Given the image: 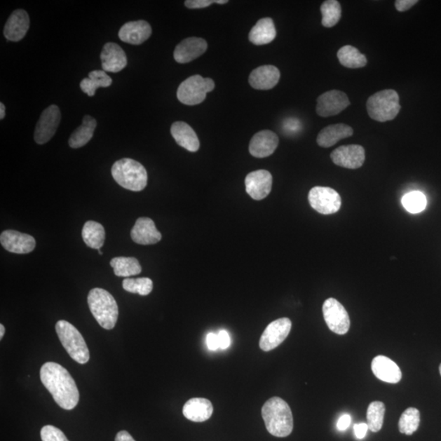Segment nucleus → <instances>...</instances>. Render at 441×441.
I'll use <instances>...</instances> for the list:
<instances>
[{
  "label": "nucleus",
  "mask_w": 441,
  "mask_h": 441,
  "mask_svg": "<svg viewBox=\"0 0 441 441\" xmlns=\"http://www.w3.org/2000/svg\"><path fill=\"white\" fill-rule=\"evenodd\" d=\"M41 379L61 408L72 410L76 407L79 393L76 381L62 365L54 362L44 364L41 369Z\"/></svg>",
  "instance_id": "obj_1"
},
{
  "label": "nucleus",
  "mask_w": 441,
  "mask_h": 441,
  "mask_svg": "<svg viewBox=\"0 0 441 441\" xmlns=\"http://www.w3.org/2000/svg\"><path fill=\"white\" fill-rule=\"evenodd\" d=\"M262 415L267 430L274 437H288L294 429L293 414L290 405L280 398L267 400L262 409Z\"/></svg>",
  "instance_id": "obj_2"
},
{
  "label": "nucleus",
  "mask_w": 441,
  "mask_h": 441,
  "mask_svg": "<svg viewBox=\"0 0 441 441\" xmlns=\"http://www.w3.org/2000/svg\"><path fill=\"white\" fill-rule=\"evenodd\" d=\"M88 304L94 318L105 330L115 328L118 316L117 302L105 290L95 288L89 292Z\"/></svg>",
  "instance_id": "obj_3"
},
{
  "label": "nucleus",
  "mask_w": 441,
  "mask_h": 441,
  "mask_svg": "<svg viewBox=\"0 0 441 441\" xmlns=\"http://www.w3.org/2000/svg\"><path fill=\"white\" fill-rule=\"evenodd\" d=\"M114 179L125 189L141 191L147 185V172L144 166L132 158H122L111 168Z\"/></svg>",
  "instance_id": "obj_4"
},
{
  "label": "nucleus",
  "mask_w": 441,
  "mask_h": 441,
  "mask_svg": "<svg viewBox=\"0 0 441 441\" xmlns=\"http://www.w3.org/2000/svg\"><path fill=\"white\" fill-rule=\"evenodd\" d=\"M369 116L379 122L393 121L400 111V97L393 89L376 93L366 103Z\"/></svg>",
  "instance_id": "obj_5"
},
{
  "label": "nucleus",
  "mask_w": 441,
  "mask_h": 441,
  "mask_svg": "<svg viewBox=\"0 0 441 441\" xmlns=\"http://www.w3.org/2000/svg\"><path fill=\"white\" fill-rule=\"evenodd\" d=\"M56 331L63 348L74 360L81 365L88 362L90 355L86 341L76 327L66 320H59Z\"/></svg>",
  "instance_id": "obj_6"
},
{
  "label": "nucleus",
  "mask_w": 441,
  "mask_h": 441,
  "mask_svg": "<svg viewBox=\"0 0 441 441\" xmlns=\"http://www.w3.org/2000/svg\"><path fill=\"white\" fill-rule=\"evenodd\" d=\"M215 81L210 78H203L199 74L192 76L183 81L178 87V100L187 106H195L205 100L207 93L214 90Z\"/></svg>",
  "instance_id": "obj_7"
},
{
  "label": "nucleus",
  "mask_w": 441,
  "mask_h": 441,
  "mask_svg": "<svg viewBox=\"0 0 441 441\" xmlns=\"http://www.w3.org/2000/svg\"><path fill=\"white\" fill-rule=\"evenodd\" d=\"M308 201L312 209L321 215H334L339 211L341 196L330 187L315 186L309 192Z\"/></svg>",
  "instance_id": "obj_8"
},
{
  "label": "nucleus",
  "mask_w": 441,
  "mask_h": 441,
  "mask_svg": "<svg viewBox=\"0 0 441 441\" xmlns=\"http://www.w3.org/2000/svg\"><path fill=\"white\" fill-rule=\"evenodd\" d=\"M324 318L330 330L334 333L344 335L350 329L351 321L348 311L338 300L327 299L323 305Z\"/></svg>",
  "instance_id": "obj_9"
},
{
  "label": "nucleus",
  "mask_w": 441,
  "mask_h": 441,
  "mask_svg": "<svg viewBox=\"0 0 441 441\" xmlns=\"http://www.w3.org/2000/svg\"><path fill=\"white\" fill-rule=\"evenodd\" d=\"M61 111L58 107L53 105L41 114L34 131V141L38 144H46L55 135L61 121Z\"/></svg>",
  "instance_id": "obj_10"
},
{
  "label": "nucleus",
  "mask_w": 441,
  "mask_h": 441,
  "mask_svg": "<svg viewBox=\"0 0 441 441\" xmlns=\"http://www.w3.org/2000/svg\"><path fill=\"white\" fill-rule=\"evenodd\" d=\"M291 329L292 322L289 318H280L271 322L261 337L260 348L264 351L276 348L286 339Z\"/></svg>",
  "instance_id": "obj_11"
},
{
  "label": "nucleus",
  "mask_w": 441,
  "mask_h": 441,
  "mask_svg": "<svg viewBox=\"0 0 441 441\" xmlns=\"http://www.w3.org/2000/svg\"><path fill=\"white\" fill-rule=\"evenodd\" d=\"M346 94L339 90L326 92L317 98L316 113L321 117L339 115L350 106Z\"/></svg>",
  "instance_id": "obj_12"
},
{
  "label": "nucleus",
  "mask_w": 441,
  "mask_h": 441,
  "mask_svg": "<svg viewBox=\"0 0 441 441\" xmlns=\"http://www.w3.org/2000/svg\"><path fill=\"white\" fill-rule=\"evenodd\" d=\"M332 161L336 165L356 170L363 165L365 161V151L359 145L341 146L331 153Z\"/></svg>",
  "instance_id": "obj_13"
},
{
  "label": "nucleus",
  "mask_w": 441,
  "mask_h": 441,
  "mask_svg": "<svg viewBox=\"0 0 441 441\" xmlns=\"http://www.w3.org/2000/svg\"><path fill=\"white\" fill-rule=\"evenodd\" d=\"M0 242L5 250L18 255L29 254L36 245L33 236L13 230L4 231L0 236Z\"/></svg>",
  "instance_id": "obj_14"
},
{
  "label": "nucleus",
  "mask_w": 441,
  "mask_h": 441,
  "mask_svg": "<svg viewBox=\"0 0 441 441\" xmlns=\"http://www.w3.org/2000/svg\"><path fill=\"white\" fill-rule=\"evenodd\" d=\"M272 175L266 170L252 172L245 178L247 194L255 201H261L270 194L272 188Z\"/></svg>",
  "instance_id": "obj_15"
},
{
  "label": "nucleus",
  "mask_w": 441,
  "mask_h": 441,
  "mask_svg": "<svg viewBox=\"0 0 441 441\" xmlns=\"http://www.w3.org/2000/svg\"><path fill=\"white\" fill-rule=\"evenodd\" d=\"M207 48L208 43L204 39L190 37L177 44L173 57L177 62L185 64L203 55Z\"/></svg>",
  "instance_id": "obj_16"
},
{
  "label": "nucleus",
  "mask_w": 441,
  "mask_h": 441,
  "mask_svg": "<svg viewBox=\"0 0 441 441\" xmlns=\"http://www.w3.org/2000/svg\"><path fill=\"white\" fill-rule=\"evenodd\" d=\"M279 145V137L274 132L262 130L252 137L250 152L256 158L270 156Z\"/></svg>",
  "instance_id": "obj_17"
},
{
  "label": "nucleus",
  "mask_w": 441,
  "mask_h": 441,
  "mask_svg": "<svg viewBox=\"0 0 441 441\" xmlns=\"http://www.w3.org/2000/svg\"><path fill=\"white\" fill-rule=\"evenodd\" d=\"M132 240L138 245H155L162 239V235L156 229L155 222L148 217H140L131 231Z\"/></svg>",
  "instance_id": "obj_18"
},
{
  "label": "nucleus",
  "mask_w": 441,
  "mask_h": 441,
  "mask_svg": "<svg viewBox=\"0 0 441 441\" xmlns=\"http://www.w3.org/2000/svg\"><path fill=\"white\" fill-rule=\"evenodd\" d=\"M29 27L28 13L22 9L15 10L4 27V36L9 41L18 42L26 36Z\"/></svg>",
  "instance_id": "obj_19"
},
{
  "label": "nucleus",
  "mask_w": 441,
  "mask_h": 441,
  "mask_svg": "<svg viewBox=\"0 0 441 441\" xmlns=\"http://www.w3.org/2000/svg\"><path fill=\"white\" fill-rule=\"evenodd\" d=\"M101 60L104 72L112 73L122 71L128 63L125 51L115 43H107L104 46Z\"/></svg>",
  "instance_id": "obj_20"
},
{
  "label": "nucleus",
  "mask_w": 441,
  "mask_h": 441,
  "mask_svg": "<svg viewBox=\"0 0 441 441\" xmlns=\"http://www.w3.org/2000/svg\"><path fill=\"white\" fill-rule=\"evenodd\" d=\"M151 25L145 21L127 22L121 28L118 37L123 42L140 46L151 36Z\"/></svg>",
  "instance_id": "obj_21"
},
{
  "label": "nucleus",
  "mask_w": 441,
  "mask_h": 441,
  "mask_svg": "<svg viewBox=\"0 0 441 441\" xmlns=\"http://www.w3.org/2000/svg\"><path fill=\"white\" fill-rule=\"evenodd\" d=\"M280 79L279 69L271 65L257 67L252 71L249 82L252 88L257 90H269L278 83Z\"/></svg>",
  "instance_id": "obj_22"
},
{
  "label": "nucleus",
  "mask_w": 441,
  "mask_h": 441,
  "mask_svg": "<svg viewBox=\"0 0 441 441\" xmlns=\"http://www.w3.org/2000/svg\"><path fill=\"white\" fill-rule=\"evenodd\" d=\"M371 369L379 379L388 384H398L402 373L393 360L384 355L376 356L372 361Z\"/></svg>",
  "instance_id": "obj_23"
},
{
  "label": "nucleus",
  "mask_w": 441,
  "mask_h": 441,
  "mask_svg": "<svg viewBox=\"0 0 441 441\" xmlns=\"http://www.w3.org/2000/svg\"><path fill=\"white\" fill-rule=\"evenodd\" d=\"M183 415L192 422L202 423L209 420L214 413L211 401L205 398H192L183 407Z\"/></svg>",
  "instance_id": "obj_24"
},
{
  "label": "nucleus",
  "mask_w": 441,
  "mask_h": 441,
  "mask_svg": "<svg viewBox=\"0 0 441 441\" xmlns=\"http://www.w3.org/2000/svg\"><path fill=\"white\" fill-rule=\"evenodd\" d=\"M171 135L180 147L191 152H196L200 148V141L193 128L186 123L177 121L171 127Z\"/></svg>",
  "instance_id": "obj_25"
},
{
  "label": "nucleus",
  "mask_w": 441,
  "mask_h": 441,
  "mask_svg": "<svg viewBox=\"0 0 441 441\" xmlns=\"http://www.w3.org/2000/svg\"><path fill=\"white\" fill-rule=\"evenodd\" d=\"M353 135V128L345 123H336L324 128L319 133L317 144L321 147L329 148L334 146L340 140Z\"/></svg>",
  "instance_id": "obj_26"
},
{
  "label": "nucleus",
  "mask_w": 441,
  "mask_h": 441,
  "mask_svg": "<svg viewBox=\"0 0 441 441\" xmlns=\"http://www.w3.org/2000/svg\"><path fill=\"white\" fill-rule=\"evenodd\" d=\"M276 36V29L273 20L266 18L259 20L252 28L249 39L255 46H264L273 41Z\"/></svg>",
  "instance_id": "obj_27"
},
{
  "label": "nucleus",
  "mask_w": 441,
  "mask_h": 441,
  "mask_svg": "<svg viewBox=\"0 0 441 441\" xmlns=\"http://www.w3.org/2000/svg\"><path fill=\"white\" fill-rule=\"evenodd\" d=\"M97 127V121L90 116H86L83 118V123L72 133L69 145L72 148L77 149L86 146L92 140L93 133Z\"/></svg>",
  "instance_id": "obj_28"
},
{
  "label": "nucleus",
  "mask_w": 441,
  "mask_h": 441,
  "mask_svg": "<svg viewBox=\"0 0 441 441\" xmlns=\"http://www.w3.org/2000/svg\"><path fill=\"white\" fill-rule=\"evenodd\" d=\"M82 236L87 246L99 250L105 242L106 232L100 223L88 221L83 226Z\"/></svg>",
  "instance_id": "obj_29"
},
{
  "label": "nucleus",
  "mask_w": 441,
  "mask_h": 441,
  "mask_svg": "<svg viewBox=\"0 0 441 441\" xmlns=\"http://www.w3.org/2000/svg\"><path fill=\"white\" fill-rule=\"evenodd\" d=\"M112 83V79L106 72L93 71L88 74V77L81 82V88L89 97L95 95L98 88H107Z\"/></svg>",
  "instance_id": "obj_30"
},
{
  "label": "nucleus",
  "mask_w": 441,
  "mask_h": 441,
  "mask_svg": "<svg viewBox=\"0 0 441 441\" xmlns=\"http://www.w3.org/2000/svg\"><path fill=\"white\" fill-rule=\"evenodd\" d=\"M338 58L341 65L346 68L358 69L367 65V59L358 48L346 46L338 52Z\"/></svg>",
  "instance_id": "obj_31"
},
{
  "label": "nucleus",
  "mask_w": 441,
  "mask_h": 441,
  "mask_svg": "<svg viewBox=\"0 0 441 441\" xmlns=\"http://www.w3.org/2000/svg\"><path fill=\"white\" fill-rule=\"evenodd\" d=\"M110 264L115 275L120 277L136 276L142 272V266L135 257H115L111 261Z\"/></svg>",
  "instance_id": "obj_32"
},
{
  "label": "nucleus",
  "mask_w": 441,
  "mask_h": 441,
  "mask_svg": "<svg viewBox=\"0 0 441 441\" xmlns=\"http://www.w3.org/2000/svg\"><path fill=\"white\" fill-rule=\"evenodd\" d=\"M322 14V25L325 27H333L339 23L341 19V4L337 0H327L320 7Z\"/></svg>",
  "instance_id": "obj_33"
},
{
  "label": "nucleus",
  "mask_w": 441,
  "mask_h": 441,
  "mask_svg": "<svg viewBox=\"0 0 441 441\" xmlns=\"http://www.w3.org/2000/svg\"><path fill=\"white\" fill-rule=\"evenodd\" d=\"M385 411V405L381 401H374L369 405L367 424L371 432L378 433L383 428Z\"/></svg>",
  "instance_id": "obj_34"
},
{
  "label": "nucleus",
  "mask_w": 441,
  "mask_h": 441,
  "mask_svg": "<svg viewBox=\"0 0 441 441\" xmlns=\"http://www.w3.org/2000/svg\"><path fill=\"white\" fill-rule=\"evenodd\" d=\"M420 423L419 409L409 408L401 415L399 421V430L402 434L411 435L418 430Z\"/></svg>",
  "instance_id": "obj_35"
},
{
  "label": "nucleus",
  "mask_w": 441,
  "mask_h": 441,
  "mask_svg": "<svg viewBox=\"0 0 441 441\" xmlns=\"http://www.w3.org/2000/svg\"><path fill=\"white\" fill-rule=\"evenodd\" d=\"M402 205L410 214H419L426 209L427 198L420 191L409 192L403 196Z\"/></svg>",
  "instance_id": "obj_36"
},
{
  "label": "nucleus",
  "mask_w": 441,
  "mask_h": 441,
  "mask_svg": "<svg viewBox=\"0 0 441 441\" xmlns=\"http://www.w3.org/2000/svg\"><path fill=\"white\" fill-rule=\"evenodd\" d=\"M123 288L128 293L147 296L153 290V282L149 278L125 279L123 281Z\"/></svg>",
  "instance_id": "obj_37"
},
{
  "label": "nucleus",
  "mask_w": 441,
  "mask_h": 441,
  "mask_svg": "<svg viewBox=\"0 0 441 441\" xmlns=\"http://www.w3.org/2000/svg\"><path fill=\"white\" fill-rule=\"evenodd\" d=\"M41 434L43 441H69L60 429L52 425H47L43 427Z\"/></svg>",
  "instance_id": "obj_38"
},
{
  "label": "nucleus",
  "mask_w": 441,
  "mask_h": 441,
  "mask_svg": "<svg viewBox=\"0 0 441 441\" xmlns=\"http://www.w3.org/2000/svg\"><path fill=\"white\" fill-rule=\"evenodd\" d=\"M215 3V0H187L186 7L190 9L205 8Z\"/></svg>",
  "instance_id": "obj_39"
},
{
  "label": "nucleus",
  "mask_w": 441,
  "mask_h": 441,
  "mask_svg": "<svg viewBox=\"0 0 441 441\" xmlns=\"http://www.w3.org/2000/svg\"><path fill=\"white\" fill-rule=\"evenodd\" d=\"M206 344L208 348L211 351H216L220 348L219 335L210 333L206 337Z\"/></svg>",
  "instance_id": "obj_40"
},
{
  "label": "nucleus",
  "mask_w": 441,
  "mask_h": 441,
  "mask_svg": "<svg viewBox=\"0 0 441 441\" xmlns=\"http://www.w3.org/2000/svg\"><path fill=\"white\" fill-rule=\"evenodd\" d=\"M417 3V0H398L395 3V6L399 12H405Z\"/></svg>",
  "instance_id": "obj_41"
},
{
  "label": "nucleus",
  "mask_w": 441,
  "mask_h": 441,
  "mask_svg": "<svg viewBox=\"0 0 441 441\" xmlns=\"http://www.w3.org/2000/svg\"><path fill=\"white\" fill-rule=\"evenodd\" d=\"M220 348L225 350L229 348L231 344V339L226 330H221L219 334Z\"/></svg>",
  "instance_id": "obj_42"
},
{
  "label": "nucleus",
  "mask_w": 441,
  "mask_h": 441,
  "mask_svg": "<svg viewBox=\"0 0 441 441\" xmlns=\"http://www.w3.org/2000/svg\"><path fill=\"white\" fill-rule=\"evenodd\" d=\"M369 430L367 423H359L355 424L354 427V432L355 437L358 439H363Z\"/></svg>",
  "instance_id": "obj_43"
},
{
  "label": "nucleus",
  "mask_w": 441,
  "mask_h": 441,
  "mask_svg": "<svg viewBox=\"0 0 441 441\" xmlns=\"http://www.w3.org/2000/svg\"><path fill=\"white\" fill-rule=\"evenodd\" d=\"M351 423V418L349 414H344L339 419L337 427L340 430H345L349 428Z\"/></svg>",
  "instance_id": "obj_44"
},
{
  "label": "nucleus",
  "mask_w": 441,
  "mask_h": 441,
  "mask_svg": "<svg viewBox=\"0 0 441 441\" xmlns=\"http://www.w3.org/2000/svg\"><path fill=\"white\" fill-rule=\"evenodd\" d=\"M284 128L290 132L297 130L299 128V122L294 120V118H290L284 123Z\"/></svg>",
  "instance_id": "obj_45"
},
{
  "label": "nucleus",
  "mask_w": 441,
  "mask_h": 441,
  "mask_svg": "<svg viewBox=\"0 0 441 441\" xmlns=\"http://www.w3.org/2000/svg\"><path fill=\"white\" fill-rule=\"evenodd\" d=\"M116 441H136L133 438L132 435L126 432V430H121L118 433L116 437Z\"/></svg>",
  "instance_id": "obj_46"
},
{
  "label": "nucleus",
  "mask_w": 441,
  "mask_h": 441,
  "mask_svg": "<svg viewBox=\"0 0 441 441\" xmlns=\"http://www.w3.org/2000/svg\"><path fill=\"white\" fill-rule=\"evenodd\" d=\"M5 117V106L4 105V103H0V118H1V120H3V118Z\"/></svg>",
  "instance_id": "obj_47"
},
{
  "label": "nucleus",
  "mask_w": 441,
  "mask_h": 441,
  "mask_svg": "<svg viewBox=\"0 0 441 441\" xmlns=\"http://www.w3.org/2000/svg\"><path fill=\"white\" fill-rule=\"evenodd\" d=\"M4 333H5L4 326L3 325H0V339H3Z\"/></svg>",
  "instance_id": "obj_48"
},
{
  "label": "nucleus",
  "mask_w": 441,
  "mask_h": 441,
  "mask_svg": "<svg viewBox=\"0 0 441 441\" xmlns=\"http://www.w3.org/2000/svg\"><path fill=\"white\" fill-rule=\"evenodd\" d=\"M215 3L219 4H227L228 1L227 0H215Z\"/></svg>",
  "instance_id": "obj_49"
},
{
  "label": "nucleus",
  "mask_w": 441,
  "mask_h": 441,
  "mask_svg": "<svg viewBox=\"0 0 441 441\" xmlns=\"http://www.w3.org/2000/svg\"><path fill=\"white\" fill-rule=\"evenodd\" d=\"M98 254L100 255H102V252L100 250H98Z\"/></svg>",
  "instance_id": "obj_50"
},
{
  "label": "nucleus",
  "mask_w": 441,
  "mask_h": 441,
  "mask_svg": "<svg viewBox=\"0 0 441 441\" xmlns=\"http://www.w3.org/2000/svg\"><path fill=\"white\" fill-rule=\"evenodd\" d=\"M440 375H441V364L440 365Z\"/></svg>",
  "instance_id": "obj_51"
}]
</instances>
